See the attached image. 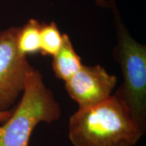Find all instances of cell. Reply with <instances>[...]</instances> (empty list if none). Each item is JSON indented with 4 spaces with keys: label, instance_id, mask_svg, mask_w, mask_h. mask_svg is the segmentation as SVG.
I'll list each match as a JSON object with an SVG mask.
<instances>
[{
    "label": "cell",
    "instance_id": "obj_1",
    "mask_svg": "<svg viewBox=\"0 0 146 146\" xmlns=\"http://www.w3.org/2000/svg\"><path fill=\"white\" fill-rule=\"evenodd\" d=\"M68 129L74 146H134L145 133L116 94L78 108L71 116Z\"/></svg>",
    "mask_w": 146,
    "mask_h": 146
},
{
    "label": "cell",
    "instance_id": "obj_2",
    "mask_svg": "<svg viewBox=\"0 0 146 146\" xmlns=\"http://www.w3.org/2000/svg\"><path fill=\"white\" fill-rule=\"evenodd\" d=\"M62 114L54 94L38 70L27 76L21 99L12 114L0 125V146H29L34 129L42 122L54 123Z\"/></svg>",
    "mask_w": 146,
    "mask_h": 146
},
{
    "label": "cell",
    "instance_id": "obj_3",
    "mask_svg": "<svg viewBox=\"0 0 146 146\" xmlns=\"http://www.w3.org/2000/svg\"><path fill=\"white\" fill-rule=\"evenodd\" d=\"M114 12L117 44L114 59L123 74L124 82L115 93L144 132L146 130V47L136 41L121 22L114 0H109Z\"/></svg>",
    "mask_w": 146,
    "mask_h": 146
},
{
    "label": "cell",
    "instance_id": "obj_4",
    "mask_svg": "<svg viewBox=\"0 0 146 146\" xmlns=\"http://www.w3.org/2000/svg\"><path fill=\"white\" fill-rule=\"evenodd\" d=\"M18 29L10 27L0 32V111L9 110L16 103L33 68L17 48Z\"/></svg>",
    "mask_w": 146,
    "mask_h": 146
},
{
    "label": "cell",
    "instance_id": "obj_5",
    "mask_svg": "<svg viewBox=\"0 0 146 146\" xmlns=\"http://www.w3.org/2000/svg\"><path fill=\"white\" fill-rule=\"evenodd\" d=\"M117 77L109 74L100 65H83L81 68L65 82L67 93L78 106L89 107L104 102L112 96Z\"/></svg>",
    "mask_w": 146,
    "mask_h": 146
},
{
    "label": "cell",
    "instance_id": "obj_6",
    "mask_svg": "<svg viewBox=\"0 0 146 146\" xmlns=\"http://www.w3.org/2000/svg\"><path fill=\"white\" fill-rule=\"evenodd\" d=\"M83 64L73 47L69 36L64 34L63 44L53 56L52 68L56 77L66 82L74 75Z\"/></svg>",
    "mask_w": 146,
    "mask_h": 146
},
{
    "label": "cell",
    "instance_id": "obj_7",
    "mask_svg": "<svg viewBox=\"0 0 146 146\" xmlns=\"http://www.w3.org/2000/svg\"><path fill=\"white\" fill-rule=\"evenodd\" d=\"M41 25L35 19H30L23 27H19L16 45L24 56L35 54L40 52Z\"/></svg>",
    "mask_w": 146,
    "mask_h": 146
},
{
    "label": "cell",
    "instance_id": "obj_8",
    "mask_svg": "<svg viewBox=\"0 0 146 146\" xmlns=\"http://www.w3.org/2000/svg\"><path fill=\"white\" fill-rule=\"evenodd\" d=\"M64 34H61L54 22L41 25L40 52L43 56H54L63 44Z\"/></svg>",
    "mask_w": 146,
    "mask_h": 146
},
{
    "label": "cell",
    "instance_id": "obj_9",
    "mask_svg": "<svg viewBox=\"0 0 146 146\" xmlns=\"http://www.w3.org/2000/svg\"><path fill=\"white\" fill-rule=\"evenodd\" d=\"M13 110H9L6 111H0V123H3L10 117Z\"/></svg>",
    "mask_w": 146,
    "mask_h": 146
},
{
    "label": "cell",
    "instance_id": "obj_10",
    "mask_svg": "<svg viewBox=\"0 0 146 146\" xmlns=\"http://www.w3.org/2000/svg\"><path fill=\"white\" fill-rule=\"evenodd\" d=\"M96 2L98 3L99 5H102L105 3V1L104 0H96Z\"/></svg>",
    "mask_w": 146,
    "mask_h": 146
}]
</instances>
